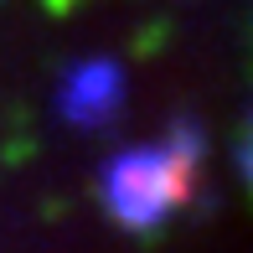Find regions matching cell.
<instances>
[{"label":"cell","mask_w":253,"mask_h":253,"mask_svg":"<svg viewBox=\"0 0 253 253\" xmlns=\"http://www.w3.org/2000/svg\"><path fill=\"white\" fill-rule=\"evenodd\" d=\"M202 166V129L197 124H176L166 145L150 150H124L103 170V202L129 233H150L155 222H166L176 207L191 202Z\"/></svg>","instance_id":"cell-1"},{"label":"cell","mask_w":253,"mask_h":253,"mask_svg":"<svg viewBox=\"0 0 253 253\" xmlns=\"http://www.w3.org/2000/svg\"><path fill=\"white\" fill-rule=\"evenodd\" d=\"M124 103V73L114 62H78L67 67L62 88H57V109H62L67 124H78V129H93V124H109L114 114H119Z\"/></svg>","instance_id":"cell-2"},{"label":"cell","mask_w":253,"mask_h":253,"mask_svg":"<svg viewBox=\"0 0 253 253\" xmlns=\"http://www.w3.org/2000/svg\"><path fill=\"white\" fill-rule=\"evenodd\" d=\"M238 160H243V176H248V186H253V124H248V140H243V155H238Z\"/></svg>","instance_id":"cell-3"}]
</instances>
